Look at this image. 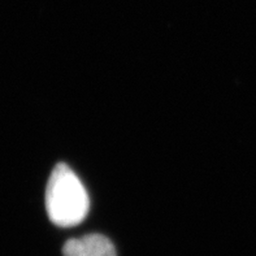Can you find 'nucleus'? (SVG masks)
Instances as JSON below:
<instances>
[{"label":"nucleus","mask_w":256,"mask_h":256,"mask_svg":"<svg viewBox=\"0 0 256 256\" xmlns=\"http://www.w3.org/2000/svg\"><path fill=\"white\" fill-rule=\"evenodd\" d=\"M64 256H117L114 244L103 234L72 238L62 247Z\"/></svg>","instance_id":"f03ea898"},{"label":"nucleus","mask_w":256,"mask_h":256,"mask_svg":"<svg viewBox=\"0 0 256 256\" xmlns=\"http://www.w3.org/2000/svg\"><path fill=\"white\" fill-rule=\"evenodd\" d=\"M46 211L56 226H77L90 211V198L81 180L65 162L54 168L46 188Z\"/></svg>","instance_id":"f257e3e1"}]
</instances>
